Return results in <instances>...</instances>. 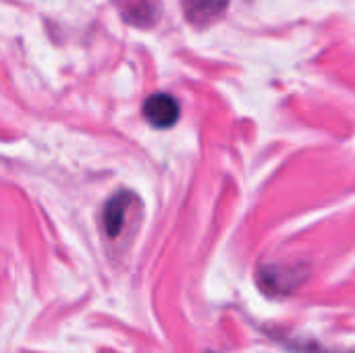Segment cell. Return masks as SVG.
Masks as SVG:
<instances>
[{
    "instance_id": "1",
    "label": "cell",
    "mask_w": 355,
    "mask_h": 353,
    "mask_svg": "<svg viewBox=\"0 0 355 353\" xmlns=\"http://www.w3.org/2000/svg\"><path fill=\"white\" fill-rule=\"evenodd\" d=\"M308 277L306 266L295 264H270L262 266L258 273V285L266 295L272 298H285L293 293Z\"/></svg>"
},
{
    "instance_id": "2",
    "label": "cell",
    "mask_w": 355,
    "mask_h": 353,
    "mask_svg": "<svg viewBox=\"0 0 355 353\" xmlns=\"http://www.w3.org/2000/svg\"><path fill=\"white\" fill-rule=\"evenodd\" d=\"M179 102L164 92L152 94L146 102H144V117L148 119L150 125L158 127V129H166L173 127L179 121Z\"/></svg>"
},
{
    "instance_id": "3",
    "label": "cell",
    "mask_w": 355,
    "mask_h": 353,
    "mask_svg": "<svg viewBox=\"0 0 355 353\" xmlns=\"http://www.w3.org/2000/svg\"><path fill=\"white\" fill-rule=\"evenodd\" d=\"M229 0H183V12L193 25H210L225 15Z\"/></svg>"
},
{
    "instance_id": "4",
    "label": "cell",
    "mask_w": 355,
    "mask_h": 353,
    "mask_svg": "<svg viewBox=\"0 0 355 353\" xmlns=\"http://www.w3.org/2000/svg\"><path fill=\"white\" fill-rule=\"evenodd\" d=\"M121 15L133 25H154L160 15V0H114Z\"/></svg>"
},
{
    "instance_id": "5",
    "label": "cell",
    "mask_w": 355,
    "mask_h": 353,
    "mask_svg": "<svg viewBox=\"0 0 355 353\" xmlns=\"http://www.w3.org/2000/svg\"><path fill=\"white\" fill-rule=\"evenodd\" d=\"M131 206V196L129 193H119V196H112L104 208V214H102V227H104V233L108 237H119L123 225H125V216H127V210Z\"/></svg>"
},
{
    "instance_id": "6",
    "label": "cell",
    "mask_w": 355,
    "mask_h": 353,
    "mask_svg": "<svg viewBox=\"0 0 355 353\" xmlns=\"http://www.w3.org/2000/svg\"><path fill=\"white\" fill-rule=\"evenodd\" d=\"M287 345V350L291 353H333L329 352V350H320V347H316V345H312V343H297V341H289V343H285Z\"/></svg>"
}]
</instances>
